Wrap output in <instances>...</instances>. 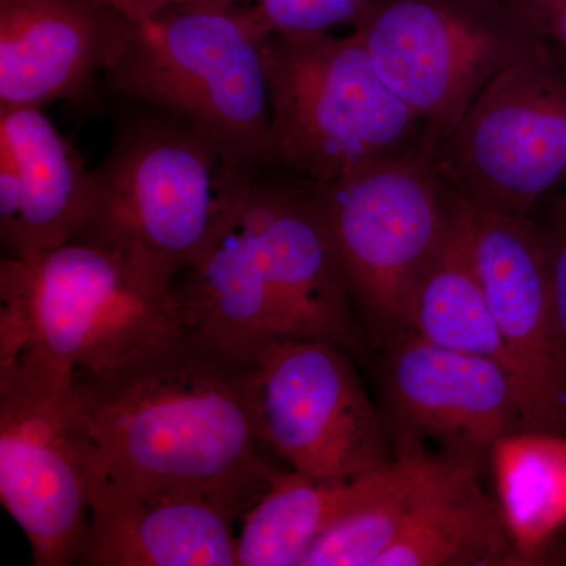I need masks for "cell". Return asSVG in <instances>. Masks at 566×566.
Wrapping results in <instances>:
<instances>
[{
    "label": "cell",
    "mask_w": 566,
    "mask_h": 566,
    "mask_svg": "<svg viewBox=\"0 0 566 566\" xmlns=\"http://www.w3.org/2000/svg\"><path fill=\"white\" fill-rule=\"evenodd\" d=\"M352 31L434 148L490 82L538 43L504 0H376Z\"/></svg>",
    "instance_id": "cell-8"
},
{
    "label": "cell",
    "mask_w": 566,
    "mask_h": 566,
    "mask_svg": "<svg viewBox=\"0 0 566 566\" xmlns=\"http://www.w3.org/2000/svg\"><path fill=\"white\" fill-rule=\"evenodd\" d=\"M129 17L158 13L172 7H205V9H234L244 0H104Z\"/></svg>",
    "instance_id": "cell-26"
},
{
    "label": "cell",
    "mask_w": 566,
    "mask_h": 566,
    "mask_svg": "<svg viewBox=\"0 0 566 566\" xmlns=\"http://www.w3.org/2000/svg\"><path fill=\"white\" fill-rule=\"evenodd\" d=\"M95 182L43 109L0 107V238L7 256L77 240L91 223Z\"/></svg>",
    "instance_id": "cell-16"
},
{
    "label": "cell",
    "mask_w": 566,
    "mask_h": 566,
    "mask_svg": "<svg viewBox=\"0 0 566 566\" xmlns=\"http://www.w3.org/2000/svg\"><path fill=\"white\" fill-rule=\"evenodd\" d=\"M274 166L329 182L367 164L436 151L422 118L379 76L357 33L262 43Z\"/></svg>",
    "instance_id": "cell-4"
},
{
    "label": "cell",
    "mask_w": 566,
    "mask_h": 566,
    "mask_svg": "<svg viewBox=\"0 0 566 566\" xmlns=\"http://www.w3.org/2000/svg\"><path fill=\"white\" fill-rule=\"evenodd\" d=\"M300 181L329 233L354 305L382 333H409L417 285L455 216L457 193L436 151L381 159L329 182Z\"/></svg>",
    "instance_id": "cell-6"
},
{
    "label": "cell",
    "mask_w": 566,
    "mask_h": 566,
    "mask_svg": "<svg viewBox=\"0 0 566 566\" xmlns=\"http://www.w3.org/2000/svg\"><path fill=\"white\" fill-rule=\"evenodd\" d=\"M450 460L423 449L398 452L386 482L316 542L303 566H375L433 494Z\"/></svg>",
    "instance_id": "cell-22"
},
{
    "label": "cell",
    "mask_w": 566,
    "mask_h": 566,
    "mask_svg": "<svg viewBox=\"0 0 566 566\" xmlns=\"http://www.w3.org/2000/svg\"><path fill=\"white\" fill-rule=\"evenodd\" d=\"M245 216L259 241L264 273L293 338L357 344L354 301L337 253L303 182L253 185Z\"/></svg>",
    "instance_id": "cell-14"
},
{
    "label": "cell",
    "mask_w": 566,
    "mask_h": 566,
    "mask_svg": "<svg viewBox=\"0 0 566 566\" xmlns=\"http://www.w3.org/2000/svg\"><path fill=\"white\" fill-rule=\"evenodd\" d=\"M188 324L177 283L96 241L0 262V363L35 359L81 378Z\"/></svg>",
    "instance_id": "cell-3"
},
{
    "label": "cell",
    "mask_w": 566,
    "mask_h": 566,
    "mask_svg": "<svg viewBox=\"0 0 566 566\" xmlns=\"http://www.w3.org/2000/svg\"><path fill=\"white\" fill-rule=\"evenodd\" d=\"M566 66V0H504Z\"/></svg>",
    "instance_id": "cell-25"
},
{
    "label": "cell",
    "mask_w": 566,
    "mask_h": 566,
    "mask_svg": "<svg viewBox=\"0 0 566 566\" xmlns=\"http://www.w3.org/2000/svg\"><path fill=\"white\" fill-rule=\"evenodd\" d=\"M122 126L96 169L80 238L177 281L248 207L263 170L177 115L156 109Z\"/></svg>",
    "instance_id": "cell-2"
},
{
    "label": "cell",
    "mask_w": 566,
    "mask_h": 566,
    "mask_svg": "<svg viewBox=\"0 0 566 566\" xmlns=\"http://www.w3.org/2000/svg\"><path fill=\"white\" fill-rule=\"evenodd\" d=\"M385 387L397 453L433 441L441 455L485 465L501 439L524 430L520 386L509 368L415 333L390 335Z\"/></svg>",
    "instance_id": "cell-12"
},
{
    "label": "cell",
    "mask_w": 566,
    "mask_h": 566,
    "mask_svg": "<svg viewBox=\"0 0 566 566\" xmlns=\"http://www.w3.org/2000/svg\"><path fill=\"white\" fill-rule=\"evenodd\" d=\"M455 222L512 359L524 430L566 436V349L534 219L457 196Z\"/></svg>",
    "instance_id": "cell-11"
},
{
    "label": "cell",
    "mask_w": 566,
    "mask_h": 566,
    "mask_svg": "<svg viewBox=\"0 0 566 566\" xmlns=\"http://www.w3.org/2000/svg\"><path fill=\"white\" fill-rule=\"evenodd\" d=\"M497 502L527 565L539 564L566 524V436L523 430L494 446Z\"/></svg>",
    "instance_id": "cell-20"
},
{
    "label": "cell",
    "mask_w": 566,
    "mask_h": 566,
    "mask_svg": "<svg viewBox=\"0 0 566 566\" xmlns=\"http://www.w3.org/2000/svg\"><path fill=\"white\" fill-rule=\"evenodd\" d=\"M237 7L260 41L271 35L331 33L352 25L376 0H244Z\"/></svg>",
    "instance_id": "cell-23"
},
{
    "label": "cell",
    "mask_w": 566,
    "mask_h": 566,
    "mask_svg": "<svg viewBox=\"0 0 566 566\" xmlns=\"http://www.w3.org/2000/svg\"><path fill=\"white\" fill-rule=\"evenodd\" d=\"M98 469L76 376L35 359L0 363V501L33 565H77Z\"/></svg>",
    "instance_id": "cell-7"
},
{
    "label": "cell",
    "mask_w": 566,
    "mask_h": 566,
    "mask_svg": "<svg viewBox=\"0 0 566 566\" xmlns=\"http://www.w3.org/2000/svg\"><path fill=\"white\" fill-rule=\"evenodd\" d=\"M465 202L532 218L566 189V66L543 41L502 71L438 148Z\"/></svg>",
    "instance_id": "cell-9"
},
{
    "label": "cell",
    "mask_w": 566,
    "mask_h": 566,
    "mask_svg": "<svg viewBox=\"0 0 566 566\" xmlns=\"http://www.w3.org/2000/svg\"><path fill=\"white\" fill-rule=\"evenodd\" d=\"M238 520L207 495L125 485L99 465L77 565L238 566Z\"/></svg>",
    "instance_id": "cell-15"
},
{
    "label": "cell",
    "mask_w": 566,
    "mask_h": 566,
    "mask_svg": "<svg viewBox=\"0 0 566 566\" xmlns=\"http://www.w3.org/2000/svg\"><path fill=\"white\" fill-rule=\"evenodd\" d=\"M129 29L104 0H0V107L81 102L120 59Z\"/></svg>",
    "instance_id": "cell-13"
},
{
    "label": "cell",
    "mask_w": 566,
    "mask_h": 566,
    "mask_svg": "<svg viewBox=\"0 0 566 566\" xmlns=\"http://www.w3.org/2000/svg\"><path fill=\"white\" fill-rule=\"evenodd\" d=\"M409 333L442 348L493 359L515 375L455 216L444 244L417 285Z\"/></svg>",
    "instance_id": "cell-21"
},
{
    "label": "cell",
    "mask_w": 566,
    "mask_h": 566,
    "mask_svg": "<svg viewBox=\"0 0 566 566\" xmlns=\"http://www.w3.org/2000/svg\"><path fill=\"white\" fill-rule=\"evenodd\" d=\"M129 18L125 50L104 77L112 91L192 123L256 169L275 167L263 41L237 7Z\"/></svg>",
    "instance_id": "cell-5"
},
{
    "label": "cell",
    "mask_w": 566,
    "mask_h": 566,
    "mask_svg": "<svg viewBox=\"0 0 566 566\" xmlns=\"http://www.w3.org/2000/svg\"><path fill=\"white\" fill-rule=\"evenodd\" d=\"M255 363L263 444L294 471L344 483L397 457L385 412L354 370L346 349L311 338H275Z\"/></svg>",
    "instance_id": "cell-10"
},
{
    "label": "cell",
    "mask_w": 566,
    "mask_h": 566,
    "mask_svg": "<svg viewBox=\"0 0 566 566\" xmlns=\"http://www.w3.org/2000/svg\"><path fill=\"white\" fill-rule=\"evenodd\" d=\"M482 469L452 458L433 494L375 566L527 565L497 499L482 485Z\"/></svg>",
    "instance_id": "cell-18"
},
{
    "label": "cell",
    "mask_w": 566,
    "mask_h": 566,
    "mask_svg": "<svg viewBox=\"0 0 566 566\" xmlns=\"http://www.w3.org/2000/svg\"><path fill=\"white\" fill-rule=\"evenodd\" d=\"M76 397L115 482L207 495L240 517L266 490L255 363L191 324L76 378Z\"/></svg>",
    "instance_id": "cell-1"
},
{
    "label": "cell",
    "mask_w": 566,
    "mask_h": 566,
    "mask_svg": "<svg viewBox=\"0 0 566 566\" xmlns=\"http://www.w3.org/2000/svg\"><path fill=\"white\" fill-rule=\"evenodd\" d=\"M175 283L191 326L233 352L253 359L266 342L293 338L264 273L245 210Z\"/></svg>",
    "instance_id": "cell-17"
},
{
    "label": "cell",
    "mask_w": 566,
    "mask_h": 566,
    "mask_svg": "<svg viewBox=\"0 0 566 566\" xmlns=\"http://www.w3.org/2000/svg\"><path fill=\"white\" fill-rule=\"evenodd\" d=\"M532 219L538 230L547 281L566 349V189L547 200Z\"/></svg>",
    "instance_id": "cell-24"
},
{
    "label": "cell",
    "mask_w": 566,
    "mask_h": 566,
    "mask_svg": "<svg viewBox=\"0 0 566 566\" xmlns=\"http://www.w3.org/2000/svg\"><path fill=\"white\" fill-rule=\"evenodd\" d=\"M390 463L344 483L271 465L262 497L241 517L238 566H303L316 542L386 482Z\"/></svg>",
    "instance_id": "cell-19"
}]
</instances>
